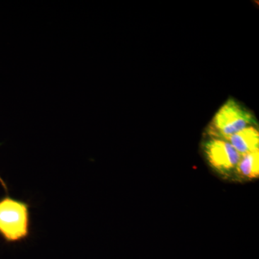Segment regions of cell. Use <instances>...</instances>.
I'll use <instances>...</instances> for the list:
<instances>
[{"instance_id":"1","label":"cell","mask_w":259,"mask_h":259,"mask_svg":"<svg viewBox=\"0 0 259 259\" xmlns=\"http://www.w3.org/2000/svg\"><path fill=\"white\" fill-rule=\"evenodd\" d=\"M6 194L0 199V236L7 243L25 241L31 234L30 204L21 199L10 197L4 182Z\"/></svg>"},{"instance_id":"2","label":"cell","mask_w":259,"mask_h":259,"mask_svg":"<svg viewBox=\"0 0 259 259\" xmlns=\"http://www.w3.org/2000/svg\"><path fill=\"white\" fill-rule=\"evenodd\" d=\"M256 125L255 117L246 107L230 99L216 112L207 130L210 139L226 141L248 126Z\"/></svg>"},{"instance_id":"3","label":"cell","mask_w":259,"mask_h":259,"mask_svg":"<svg viewBox=\"0 0 259 259\" xmlns=\"http://www.w3.org/2000/svg\"><path fill=\"white\" fill-rule=\"evenodd\" d=\"M204 152L214 171L225 177L235 174L241 155L225 140L210 139L204 144Z\"/></svg>"},{"instance_id":"4","label":"cell","mask_w":259,"mask_h":259,"mask_svg":"<svg viewBox=\"0 0 259 259\" xmlns=\"http://www.w3.org/2000/svg\"><path fill=\"white\" fill-rule=\"evenodd\" d=\"M226 141L241 156L258 149L259 133L255 126H248L228 138Z\"/></svg>"},{"instance_id":"5","label":"cell","mask_w":259,"mask_h":259,"mask_svg":"<svg viewBox=\"0 0 259 259\" xmlns=\"http://www.w3.org/2000/svg\"><path fill=\"white\" fill-rule=\"evenodd\" d=\"M235 174L240 180H252L259 175V150L241 156Z\"/></svg>"}]
</instances>
